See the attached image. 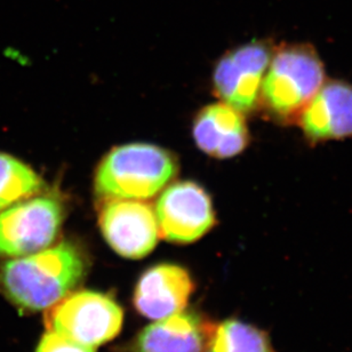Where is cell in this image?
Returning <instances> with one entry per match:
<instances>
[{"instance_id": "4", "label": "cell", "mask_w": 352, "mask_h": 352, "mask_svg": "<svg viewBox=\"0 0 352 352\" xmlns=\"http://www.w3.org/2000/svg\"><path fill=\"white\" fill-rule=\"evenodd\" d=\"M124 314L108 295L93 291L76 292L61 298L46 314L50 331L86 346H101L118 336Z\"/></svg>"}, {"instance_id": "9", "label": "cell", "mask_w": 352, "mask_h": 352, "mask_svg": "<svg viewBox=\"0 0 352 352\" xmlns=\"http://www.w3.org/2000/svg\"><path fill=\"white\" fill-rule=\"evenodd\" d=\"M296 124L310 144L352 138V84L326 79Z\"/></svg>"}, {"instance_id": "8", "label": "cell", "mask_w": 352, "mask_h": 352, "mask_svg": "<svg viewBox=\"0 0 352 352\" xmlns=\"http://www.w3.org/2000/svg\"><path fill=\"white\" fill-rule=\"evenodd\" d=\"M98 223L107 243L124 258H144L160 238L155 210L141 200H104Z\"/></svg>"}, {"instance_id": "11", "label": "cell", "mask_w": 352, "mask_h": 352, "mask_svg": "<svg viewBox=\"0 0 352 352\" xmlns=\"http://www.w3.org/2000/svg\"><path fill=\"white\" fill-rule=\"evenodd\" d=\"M192 132L198 148L219 160L241 155L251 140L244 113L223 102L201 109L193 122Z\"/></svg>"}, {"instance_id": "14", "label": "cell", "mask_w": 352, "mask_h": 352, "mask_svg": "<svg viewBox=\"0 0 352 352\" xmlns=\"http://www.w3.org/2000/svg\"><path fill=\"white\" fill-rule=\"evenodd\" d=\"M44 182L30 166L15 157L0 153V212L34 197Z\"/></svg>"}, {"instance_id": "1", "label": "cell", "mask_w": 352, "mask_h": 352, "mask_svg": "<svg viewBox=\"0 0 352 352\" xmlns=\"http://www.w3.org/2000/svg\"><path fill=\"white\" fill-rule=\"evenodd\" d=\"M82 252L72 243H61L34 254L6 262L1 284L8 298L21 308L37 311L51 308L65 298L86 274Z\"/></svg>"}, {"instance_id": "2", "label": "cell", "mask_w": 352, "mask_h": 352, "mask_svg": "<svg viewBox=\"0 0 352 352\" xmlns=\"http://www.w3.org/2000/svg\"><path fill=\"white\" fill-rule=\"evenodd\" d=\"M325 75V65L312 45H278L264 75L258 109L277 125L296 124Z\"/></svg>"}, {"instance_id": "5", "label": "cell", "mask_w": 352, "mask_h": 352, "mask_svg": "<svg viewBox=\"0 0 352 352\" xmlns=\"http://www.w3.org/2000/svg\"><path fill=\"white\" fill-rule=\"evenodd\" d=\"M65 219L54 197H30L0 212V255L21 258L50 248Z\"/></svg>"}, {"instance_id": "6", "label": "cell", "mask_w": 352, "mask_h": 352, "mask_svg": "<svg viewBox=\"0 0 352 352\" xmlns=\"http://www.w3.org/2000/svg\"><path fill=\"white\" fill-rule=\"evenodd\" d=\"M276 46L271 39H255L220 58L214 70L213 86L221 102L245 116L258 110L262 82Z\"/></svg>"}, {"instance_id": "10", "label": "cell", "mask_w": 352, "mask_h": 352, "mask_svg": "<svg viewBox=\"0 0 352 352\" xmlns=\"http://www.w3.org/2000/svg\"><path fill=\"white\" fill-rule=\"evenodd\" d=\"M193 289L195 285L186 269L175 264H160L140 278L134 305L146 318H166L186 308Z\"/></svg>"}, {"instance_id": "12", "label": "cell", "mask_w": 352, "mask_h": 352, "mask_svg": "<svg viewBox=\"0 0 352 352\" xmlns=\"http://www.w3.org/2000/svg\"><path fill=\"white\" fill-rule=\"evenodd\" d=\"M215 326L193 312L179 311L146 326L134 352H205Z\"/></svg>"}, {"instance_id": "7", "label": "cell", "mask_w": 352, "mask_h": 352, "mask_svg": "<svg viewBox=\"0 0 352 352\" xmlns=\"http://www.w3.org/2000/svg\"><path fill=\"white\" fill-rule=\"evenodd\" d=\"M155 214L160 236L177 244L198 241L215 224L210 195L191 181L166 186L157 200Z\"/></svg>"}, {"instance_id": "15", "label": "cell", "mask_w": 352, "mask_h": 352, "mask_svg": "<svg viewBox=\"0 0 352 352\" xmlns=\"http://www.w3.org/2000/svg\"><path fill=\"white\" fill-rule=\"evenodd\" d=\"M36 352H96L94 346H86L62 336L60 333L50 331L46 333Z\"/></svg>"}, {"instance_id": "3", "label": "cell", "mask_w": 352, "mask_h": 352, "mask_svg": "<svg viewBox=\"0 0 352 352\" xmlns=\"http://www.w3.org/2000/svg\"><path fill=\"white\" fill-rule=\"evenodd\" d=\"M175 157L149 143H131L112 149L95 172L94 190L103 201L146 200L162 192L175 177Z\"/></svg>"}, {"instance_id": "13", "label": "cell", "mask_w": 352, "mask_h": 352, "mask_svg": "<svg viewBox=\"0 0 352 352\" xmlns=\"http://www.w3.org/2000/svg\"><path fill=\"white\" fill-rule=\"evenodd\" d=\"M205 352H274L270 336L263 329L238 319L215 326Z\"/></svg>"}]
</instances>
